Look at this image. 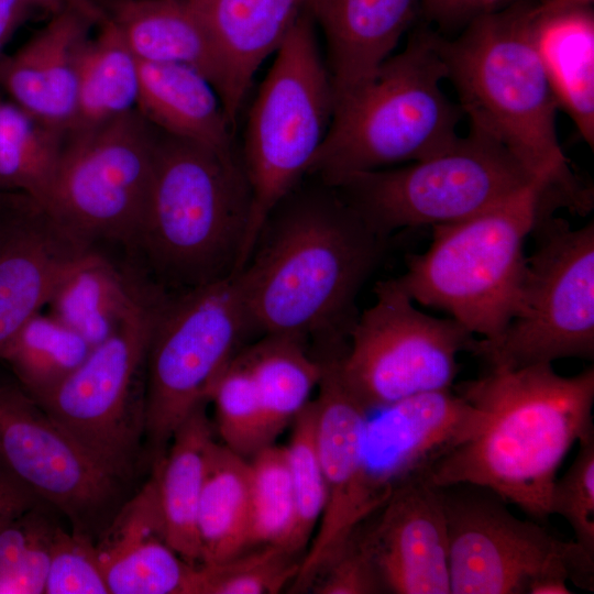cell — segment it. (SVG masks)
Listing matches in <instances>:
<instances>
[{
	"mask_svg": "<svg viewBox=\"0 0 594 594\" xmlns=\"http://www.w3.org/2000/svg\"><path fill=\"white\" fill-rule=\"evenodd\" d=\"M384 244L338 188L319 179L298 184L233 273L251 329L302 339L349 329L354 299Z\"/></svg>",
	"mask_w": 594,
	"mask_h": 594,
	"instance_id": "obj_1",
	"label": "cell"
},
{
	"mask_svg": "<svg viewBox=\"0 0 594 594\" xmlns=\"http://www.w3.org/2000/svg\"><path fill=\"white\" fill-rule=\"evenodd\" d=\"M455 392L483 408L488 421L430 469V481L439 487L479 486L534 519L548 517L564 457L594 433L593 366L573 376L558 374L551 364L490 367Z\"/></svg>",
	"mask_w": 594,
	"mask_h": 594,
	"instance_id": "obj_2",
	"label": "cell"
},
{
	"mask_svg": "<svg viewBox=\"0 0 594 594\" xmlns=\"http://www.w3.org/2000/svg\"><path fill=\"white\" fill-rule=\"evenodd\" d=\"M535 1L477 18L453 38L436 31V47L471 125L543 182L557 207L581 215L593 198L558 140L559 108L534 34Z\"/></svg>",
	"mask_w": 594,
	"mask_h": 594,
	"instance_id": "obj_3",
	"label": "cell"
},
{
	"mask_svg": "<svg viewBox=\"0 0 594 594\" xmlns=\"http://www.w3.org/2000/svg\"><path fill=\"white\" fill-rule=\"evenodd\" d=\"M251 207L234 152L157 129L148 202L131 250L162 282L186 289L223 278L237 270Z\"/></svg>",
	"mask_w": 594,
	"mask_h": 594,
	"instance_id": "obj_4",
	"label": "cell"
},
{
	"mask_svg": "<svg viewBox=\"0 0 594 594\" xmlns=\"http://www.w3.org/2000/svg\"><path fill=\"white\" fill-rule=\"evenodd\" d=\"M436 35L418 24L402 52L336 103L307 175L334 185L352 174L428 158L458 141L461 109L441 89L446 68Z\"/></svg>",
	"mask_w": 594,
	"mask_h": 594,
	"instance_id": "obj_5",
	"label": "cell"
},
{
	"mask_svg": "<svg viewBox=\"0 0 594 594\" xmlns=\"http://www.w3.org/2000/svg\"><path fill=\"white\" fill-rule=\"evenodd\" d=\"M549 198L535 180L485 211L433 226L429 248L407 256L398 280L415 302L450 314L483 342L497 341L518 301L526 238Z\"/></svg>",
	"mask_w": 594,
	"mask_h": 594,
	"instance_id": "obj_6",
	"label": "cell"
},
{
	"mask_svg": "<svg viewBox=\"0 0 594 594\" xmlns=\"http://www.w3.org/2000/svg\"><path fill=\"white\" fill-rule=\"evenodd\" d=\"M336 96L317 28L302 9L248 112L241 162L252 207L237 272L273 209L307 175L331 124Z\"/></svg>",
	"mask_w": 594,
	"mask_h": 594,
	"instance_id": "obj_7",
	"label": "cell"
},
{
	"mask_svg": "<svg viewBox=\"0 0 594 594\" xmlns=\"http://www.w3.org/2000/svg\"><path fill=\"white\" fill-rule=\"evenodd\" d=\"M535 180L540 179L501 142L471 125L466 136L441 153L402 167L352 174L331 186L386 240L399 229L464 220Z\"/></svg>",
	"mask_w": 594,
	"mask_h": 594,
	"instance_id": "obj_8",
	"label": "cell"
},
{
	"mask_svg": "<svg viewBox=\"0 0 594 594\" xmlns=\"http://www.w3.org/2000/svg\"><path fill=\"white\" fill-rule=\"evenodd\" d=\"M250 321L234 274L165 297L146 353L144 447L162 459L177 427L212 388Z\"/></svg>",
	"mask_w": 594,
	"mask_h": 594,
	"instance_id": "obj_9",
	"label": "cell"
},
{
	"mask_svg": "<svg viewBox=\"0 0 594 594\" xmlns=\"http://www.w3.org/2000/svg\"><path fill=\"white\" fill-rule=\"evenodd\" d=\"M542 212L531 233L515 312L495 342L472 353L490 367L520 369L568 358H594V224L573 229Z\"/></svg>",
	"mask_w": 594,
	"mask_h": 594,
	"instance_id": "obj_10",
	"label": "cell"
},
{
	"mask_svg": "<svg viewBox=\"0 0 594 594\" xmlns=\"http://www.w3.org/2000/svg\"><path fill=\"white\" fill-rule=\"evenodd\" d=\"M375 300L349 328L339 356L342 380L361 404L377 410L403 398L452 388L458 355L476 339L453 318L420 311L398 278L378 282Z\"/></svg>",
	"mask_w": 594,
	"mask_h": 594,
	"instance_id": "obj_11",
	"label": "cell"
},
{
	"mask_svg": "<svg viewBox=\"0 0 594 594\" xmlns=\"http://www.w3.org/2000/svg\"><path fill=\"white\" fill-rule=\"evenodd\" d=\"M156 138L136 109L66 135L44 210L89 246L109 240L131 250L148 202Z\"/></svg>",
	"mask_w": 594,
	"mask_h": 594,
	"instance_id": "obj_12",
	"label": "cell"
},
{
	"mask_svg": "<svg viewBox=\"0 0 594 594\" xmlns=\"http://www.w3.org/2000/svg\"><path fill=\"white\" fill-rule=\"evenodd\" d=\"M165 299L151 293L38 405L118 474L132 481L144 448L145 363Z\"/></svg>",
	"mask_w": 594,
	"mask_h": 594,
	"instance_id": "obj_13",
	"label": "cell"
},
{
	"mask_svg": "<svg viewBox=\"0 0 594 594\" xmlns=\"http://www.w3.org/2000/svg\"><path fill=\"white\" fill-rule=\"evenodd\" d=\"M473 487H441L451 594H527L534 581L549 575L594 590V554L536 520L519 519L491 491Z\"/></svg>",
	"mask_w": 594,
	"mask_h": 594,
	"instance_id": "obj_14",
	"label": "cell"
},
{
	"mask_svg": "<svg viewBox=\"0 0 594 594\" xmlns=\"http://www.w3.org/2000/svg\"><path fill=\"white\" fill-rule=\"evenodd\" d=\"M0 460L72 531L95 541L130 497L124 479L52 418L15 378L0 376Z\"/></svg>",
	"mask_w": 594,
	"mask_h": 594,
	"instance_id": "obj_15",
	"label": "cell"
},
{
	"mask_svg": "<svg viewBox=\"0 0 594 594\" xmlns=\"http://www.w3.org/2000/svg\"><path fill=\"white\" fill-rule=\"evenodd\" d=\"M341 350L322 363L317 409V444L326 504L317 534L300 561L292 588H309L342 550L353 531L382 505L364 473L363 440L370 411L345 385L339 371Z\"/></svg>",
	"mask_w": 594,
	"mask_h": 594,
	"instance_id": "obj_16",
	"label": "cell"
},
{
	"mask_svg": "<svg viewBox=\"0 0 594 594\" xmlns=\"http://www.w3.org/2000/svg\"><path fill=\"white\" fill-rule=\"evenodd\" d=\"M487 413L452 388L416 394L377 409L363 440L369 490L383 506L393 491L476 437Z\"/></svg>",
	"mask_w": 594,
	"mask_h": 594,
	"instance_id": "obj_17",
	"label": "cell"
},
{
	"mask_svg": "<svg viewBox=\"0 0 594 594\" xmlns=\"http://www.w3.org/2000/svg\"><path fill=\"white\" fill-rule=\"evenodd\" d=\"M377 516L363 521L385 592L451 594L441 487L428 474L397 486Z\"/></svg>",
	"mask_w": 594,
	"mask_h": 594,
	"instance_id": "obj_18",
	"label": "cell"
},
{
	"mask_svg": "<svg viewBox=\"0 0 594 594\" xmlns=\"http://www.w3.org/2000/svg\"><path fill=\"white\" fill-rule=\"evenodd\" d=\"M96 547L109 594H193L196 565L166 541L154 469L99 535Z\"/></svg>",
	"mask_w": 594,
	"mask_h": 594,
	"instance_id": "obj_19",
	"label": "cell"
},
{
	"mask_svg": "<svg viewBox=\"0 0 594 594\" xmlns=\"http://www.w3.org/2000/svg\"><path fill=\"white\" fill-rule=\"evenodd\" d=\"M90 249L23 196L15 223L0 246V353Z\"/></svg>",
	"mask_w": 594,
	"mask_h": 594,
	"instance_id": "obj_20",
	"label": "cell"
},
{
	"mask_svg": "<svg viewBox=\"0 0 594 594\" xmlns=\"http://www.w3.org/2000/svg\"><path fill=\"white\" fill-rule=\"evenodd\" d=\"M204 26L221 72L220 99L235 128L252 80L304 9L305 0H183Z\"/></svg>",
	"mask_w": 594,
	"mask_h": 594,
	"instance_id": "obj_21",
	"label": "cell"
},
{
	"mask_svg": "<svg viewBox=\"0 0 594 594\" xmlns=\"http://www.w3.org/2000/svg\"><path fill=\"white\" fill-rule=\"evenodd\" d=\"M94 24L65 6L14 54L0 58V86L10 100L65 135L75 113L78 50Z\"/></svg>",
	"mask_w": 594,
	"mask_h": 594,
	"instance_id": "obj_22",
	"label": "cell"
},
{
	"mask_svg": "<svg viewBox=\"0 0 594 594\" xmlns=\"http://www.w3.org/2000/svg\"><path fill=\"white\" fill-rule=\"evenodd\" d=\"M421 0H305L324 37L336 103L370 80L419 16Z\"/></svg>",
	"mask_w": 594,
	"mask_h": 594,
	"instance_id": "obj_23",
	"label": "cell"
},
{
	"mask_svg": "<svg viewBox=\"0 0 594 594\" xmlns=\"http://www.w3.org/2000/svg\"><path fill=\"white\" fill-rule=\"evenodd\" d=\"M135 109L165 133L221 153L234 152V128L222 101L211 82L194 68L139 62Z\"/></svg>",
	"mask_w": 594,
	"mask_h": 594,
	"instance_id": "obj_24",
	"label": "cell"
},
{
	"mask_svg": "<svg viewBox=\"0 0 594 594\" xmlns=\"http://www.w3.org/2000/svg\"><path fill=\"white\" fill-rule=\"evenodd\" d=\"M106 15L139 62L188 66L220 94L222 78L212 45L183 0H117Z\"/></svg>",
	"mask_w": 594,
	"mask_h": 594,
	"instance_id": "obj_25",
	"label": "cell"
},
{
	"mask_svg": "<svg viewBox=\"0 0 594 594\" xmlns=\"http://www.w3.org/2000/svg\"><path fill=\"white\" fill-rule=\"evenodd\" d=\"M536 3V1H535ZM536 45L558 108L594 144V14L592 8L540 14L534 6Z\"/></svg>",
	"mask_w": 594,
	"mask_h": 594,
	"instance_id": "obj_26",
	"label": "cell"
},
{
	"mask_svg": "<svg viewBox=\"0 0 594 594\" xmlns=\"http://www.w3.org/2000/svg\"><path fill=\"white\" fill-rule=\"evenodd\" d=\"M200 403L177 427L165 455L153 463L158 481L166 541L187 563L200 564L197 514L206 455L213 439L207 404Z\"/></svg>",
	"mask_w": 594,
	"mask_h": 594,
	"instance_id": "obj_27",
	"label": "cell"
},
{
	"mask_svg": "<svg viewBox=\"0 0 594 594\" xmlns=\"http://www.w3.org/2000/svg\"><path fill=\"white\" fill-rule=\"evenodd\" d=\"M152 292L135 290L109 260L90 249L55 288L47 302L48 314L95 348L112 336Z\"/></svg>",
	"mask_w": 594,
	"mask_h": 594,
	"instance_id": "obj_28",
	"label": "cell"
},
{
	"mask_svg": "<svg viewBox=\"0 0 594 594\" xmlns=\"http://www.w3.org/2000/svg\"><path fill=\"white\" fill-rule=\"evenodd\" d=\"M98 25V34L78 50L75 113L66 135L96 129L136 107L139 62L111 19Z\"/></svg>",
	"mask_w": 594,
	"mask_h": 594,
	"instance_id": "obj_29",
	"label": "cell"
},
{
	"mask_svg": "<svg viewBox=\"0 0 594 594\" xmlns=\"http://www.w3.org/2000/svg\"><path fill=\"white\" fill-rule=\"evenodd\" d=\"M250 464L224 444L210 443L197 514L200 564L249 550Z\"/></svg>",
	"mask_w": 594,
	"mask_h": 594,
	"instance_id": "obj_30",
	"label": "cell"
},
{
	"mask_svg": "<svg viewBox=\"0 0 594 594\" xmlns=\"http://www.w3.org/2000/svg\"><path fill=\"white\" fill-rule=\"evenodd\" d=\"M302 340L295 336L265 334L240 353L253 377L274 440L308 404L322 375V363L307 354Z\"/></svg>",
	"mask_w": 594,
	"mask_h": 594,
	"instance_id": "obj_31",
	"label": "cell"
},
{
	"mask_svg": "<svg viewBox=\"0 0 594 594\" xmlns=\"http://www.w3.org/2000/svg\"><path fill=\"white\" fill-rule=\"evenodd\" d=\"M64 141L63 132L0 99V191L22 194L44 209Z\"/></svg>",
	"mask_w": 594,
	"mask_h": 594,
	"instance_id": "obj_32",
	"label": "cell"
},
{
	"mask_svg": "<svg viewBox=\"0 0 594 594\" xmlns=\"http://www.w3.org/2000/svg\"><path fill=\"white\" fill-rule=\"evenodd\" d=\"M91 346L51 314L31 317L0 353L14 378L38 399L87 358Z\"/></svg>",
	"mask_w": 594,
	"mask_h": 594,
	"instance_id": "obj_33",
	"label": "cell"
},
{
	"mask_svg": "<svg viewBox=\"0 0 594 594\" xmlns=\"http://www.w3.org/2000/svg\"><path fill=\"white\" fill-rule=\"evenodd\" d=\"M249 464V549L278 546L288 551L296 515L286 449L267 446L256 452Z\"/></svg>",
	"mask_w": 594,
	"mask_h": 594,
	"instance_id": "obj_34",
	"label": "cell"
},
{
	"mask_svg": "<svg viewBox=\"0 0 594 594\" xmlns=\"http://www.w3.org/2000/svg\"><path fill=\"white\" fill-rule=\"evenodd\" d=\"M48 507L37 505L0 528V594H44L59 527Z\"/></svg>",
	"mask_w": 594,
	"mask_h": 594,
	"instance_id": "obj_35",
	"label": "cell"
},
{
	"mask_svg": "<svg viewBox=\"0 0 594 594\" xmlns=\"http://www.w3.org/2000/svg\"><path fill=\"white\" fill-rule=\"evenodd\" d=\"M210 400L216 429L228 449L246 459L273 444L253 377L240 353L218 377Z\"/></svg>",
	"mask_w": 594,
	"mask_h": 594,
	"instance_id": "obj_36",
	"label": "cell"
},
{
	"mask_svg": "<svg viewBox=\"0 0 594 594\" xmlns=\"http://www.w3.org/2000/svg\"><path fill=\"white\" fill-rule=\"evenodd\" d=\"M289 444L285 448L295 496V527L288 551L298 554L307 547L326 504V486L317 444L315 400L293 420Z\"/></svg>",
	"mask_w": 594,
	"mask_h": 594,
	"instance_id": "obj_37",
	"label": "cell"
},
{
	"mask_svg": "<svg viewBox=\"0 0 594 594\" xmlns=\"http://www.w3.org/2000/svg\"><path fill=\"white\" fill-rule=\"evenodd\" d=\"M300 561L278 546H261L216 564L195 568L193 594H274L293 583Z\"/></svg>",
	"mask_w": 594,
	"mask_h": 594,
	"instance_id": "obj_38",
	"label": "cell"
},
{
	"mask_svg": "<svg viewBox=\"0 0 594 594\" xmlns=\"http://www.w3.org/2000/svg\"><path fill=\"white\" fill-rule=\"evenodd\" d=\"M549 512L562 516L573 540L594 554V433L579 441L572 464L554 481Z\"/></svg>",
	"mask_w": 594,
	"mask_h": 594,
	"instance_id": "obj_39",
	"label": "cell"
},
{
	"mask_svg": "<svg viewBox=\"0 0 594 594\" xmlns=\"http://www.w3.org/2000/svg\"><path fill=\"white\" fill-rule=\"evenodd\" d=\"M44 594H109L94 539L57 528Z\"/></svg>",
	"mask_w": 594,
	"mask_h": 594,
	"instance_id": "obj_40",
	"label": "cell"
},
{
	"mask_svg": "<svg viewBox=\"0 0 594 594\" xmlns=\"http://www.w3.org/2000/svg\"><path fill=\"white\" fill-rule=\"evenodd\" d=\"M318 594H374L384 586L363 522L310 586Z\"/></svg>",
	"mask_w": 594,
	"mask_h": 594,
	"instance_id": "obj_41",
	"label": "cell"
},
{
	"mask_svg": "<svg viewBox=\"0 0 594 594\" xmlns=\"http://www.w3.org/2000/svg\"><path fill=\"white\" fill-rule=\"evenodd\" d=\"M528 0H421L419 16L441 35L460 33L477 18Z\"/></svg>",
	"mask_w": 594,
	"mask_h": 594,
	"instance_id": "obj_42",
	"label": "cell"
},
{
	"mask_svg": "<svg viewBox=\"0 0 594 594\" xmlns=\"http://www.w3.org/2000/svg\"><path fill=\"white\" fill-rule=\"evenodd\" d=\"M41 504L46 503L41 501L0 460V528Z\"/></svg>",
	"mask_w": 594,
	"mask_h": 594,
	"instance_id": "obj_43",
	"label": "cell"
},
{
	"mask_svg": "<svg viewBox=\"0 0 594 594\" xmlns=\"http://www.w3.org/2000/svg\"><path fill=\"white\" fill-rule=\"evenodd\" d=\"M31 8L33 7L29 0H0V55L2 47L23 22Z\"/></svg>",
	"mask_w": 594,
	"mask_h": 594,
	"instance_id": "obj_44",
	"label": "cell"
},
{
	"mask_svg": "<svg viewBox=\"0 0 594 594\" xmlns=\"http://www.w3.org/2000/svg\"><path fill=\"white\" fill-rule=\"evenodd\" d=\"M23 195L0 191V246L11 232L19 215Z\"/></svg>",
	"mask_w": 594,
	"mask_h": 594,
	"instance_id": "obj_45",
	"label": "cell"
},
{
	"mask_svg": "<svg viewBox=\"0 0 594 594\" xmlns=\"http://www.w3.org/2000/svg\"><path fill=\"white\" fill-rule=\"evenodd\" d=\"M66 6L73 7L87 15L95 24L106 19L107 9L117 0H64Z\"/></svg>",
	"mask_w": 594,
	"mask_h": 594,
	"instance_id": "obj_46",
	"label": "cell"
},
{
	"mask_svg": "<svg viewBox=\"0 0 594 594\" xmlns=\"http://www.w3.org/2000/svg\"><path fill=\"white\" fill-rule=\"evenodd\" d=\"M568 580L562 576L549 575L534 581L527 594H571Z\"/></svg>",
	"mask_w": 594,
	"mask_h": 594,
	"instance_id": "obj_47",
	"label": "cell"
},
{
	"mask_svg": "<svg viewBox=\"0 0 594 594\" xmlns=\"http://www.w3.org/2000/svg\"><path fill=\"white\" fill-rule=\"evenodd\" d=\"M594 0H536L535 9L540 14H551L574 9L592 8Z\"/></svg>",
	"mask_w": 594,
	"mask_h": 594,
	"instance_id": "obj_48",
	"label": "cell"
},
{
	"mask_svg": "<svg viewBox=\"0 0 594 594\" xmlns=\"http://www.w3.org/2000/svg\"><path fill=\"white\" fill-rule=\"evenodd\" d=\"M33 8H40L51 15L62 11L65 8L64 0H29Z\"/></svg>",
	"mask_w": 594,
	"mask_h": 594,
	"instance_id": "obj_49",
	"label": "cell"
}]
</instances>
